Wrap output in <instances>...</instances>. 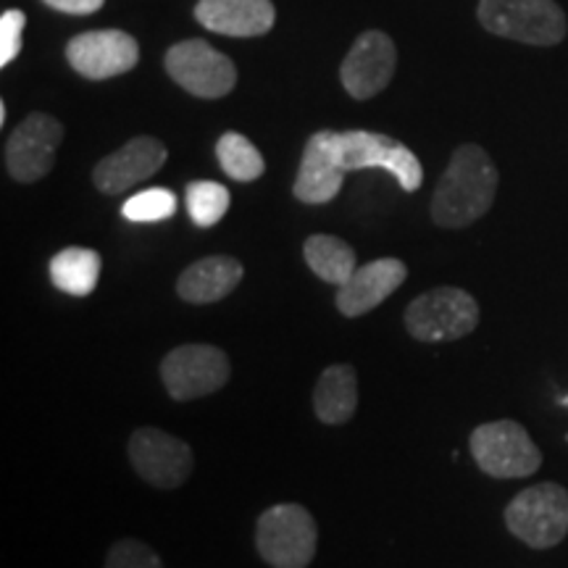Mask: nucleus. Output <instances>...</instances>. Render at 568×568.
Listing matches in <instances>:
<instances>
[{
  "mask_svg": "<svg viewBox=\"0 0 568 568\" xmlns=\"http://www.w3.org/2000/svg\"><path fill=\"white\" fill-rule=\"evenodd\" d=\"M345 169L337 155V132L322 130L311 134L297 169L293 195L301 203L324 205L335 201L345 182Z\"/></svg>",
  "mask_w": 568,
  "mask_h": 568,
  "instance_id": "nucleus-15",
  "label": "nucleus"
},
{
  "mask_svg": "<svg viewBox=\"0 0 568 568\" xmlns=\"http://www.w3.org/2000/svg\"><path fill=\"white\" fill-rule=\"evenodd\" d=\"M245 268L232 255H209V258L195 261L176 280V293L182 301L205 305L222 301L243 282Z\"/></svg>",
  "mask_w": 568,
  "mask_h": 568,
  "instance_id": "nucleus-18",
  "label": "nucleus"
},
{
  "mask_svg": "<svg viewBox=\"0 0 568 568\" xmlns=\"http://www.w3.org/2000/svg\"><path fill=\"white\" fill-rule=\"evenodd\" d=\"M161 379L174 400H195L219 393L230 382V358L222 347L203 343L174 347L161 361Z\"/></svg>",
  "mask_w": 568,
  "mask_h": 568,
  "instance_id": "nucleus-9",
  "label": "nucleus"
},
{
  "mask_svg": "<svg viewBox=\"0 0 568 568\" xmlns=\"http://www.w3.org/2000/svg\"><path fill=\"white\" fill-rule=\"evenodd\" d=\"M506 527L529 548H556L568 535V489L556 481L521 489L508 503Z\"/></svg>",
  "mask_w": 568,
  "mask_h": 568,
  "instance_id": "nucleus-3",
  "label": "nucleus"
},
{
  "mask_svg": "<svg viewBox=\"0 0 568 568\" xmlns=\"http://www.w3.org/2000/svg\"><path fill=\"white\" fill-rule=\"evenodd\" d=\"M163 67L182 90L205 101L230 95L237 84V67L230 55L219 53L205 40L176 42L163 55Z\"/></svg>",
  "mask_w": 568,
  "mask_h": 568,
  "instance_id": "nucleus-8",
  "label": "nucleus"
},
{
  "mask_svg": "<svg viewBox=\"0 0 568 568\" xmlns=\"http://www.w3.org/2000/svg\"><path fill=\"white\" fill-rule=\"evenodd\" d=\"M566 443H568V435H566Z\"/></svg>",
  "mask_w": 568,
  "mask_h": 568,
  "instance_id": "nucleus-29",
  "label": "nucleus"
},
{
  "mask_svg": "<svg viewBox=\"0 0 568 568\" xmlns=\"http://www.w3.org/2000/svg\"><path fill=\"white\" fill-rule=\"evenodd\" d=\"M67 61L84 80L103 82L138 67L140 45L130 32L92 30L69 40Z\"/></svg>",
  "mask_w": 568,
  "mask_h": 568,
  "instance_id": "nucleus-12",
  "label": "nucleus"
},
{
  "mask_svg": "<svg viewBox=\"0 0 568 568\" xmlns=\"http://www.w3.org/2000/svg\"><path fill=\"white\" fill-rule=\"evenodd\" d=\"M42 3L51 6L53 11L69 13V17H90L103 9L105 0H42Z\"/></svg>",
  "mask_w": 568,
  "mask_h": 568,
  "instance_id": "nucleus-27",
  "label": "nucleus"
},
{
  "mask_svg": "<svg viewBox=\"0 0 568 568\" xmlns=\"http://www.w3.org/2000/svg\"><path fill=\"white\" fill-rule=\"evenodd\" d=\"M195 19L226 38H264L272 32L276 9L272 0H197Z\"/></svg>",
  "mask_w": 568,
  "mask_h": 568,
  "instance_id": "nucleus-17",
  "label": "nucleus"
},
{
  "mask_svg": "<svg viewBox=\"0 0 568 568\" xmlns=\"http://www.w3.org/2000/svg\"><path fill=\"white\" fill-rule=\"evenodd\" d=\"M358 408V376L347 364L329 366L318 376L314 387V410L318 422L339 426L347 424Z\"/></svg>",
  "mask_w": 568,
  "mask_h": 568,
  "instance_id": "nucleus-19",
  "label": "nucleus"
},
{
  "mask_svg": "<svg viewBox=\"0 0 568 568\" xmlns=\"http://www.w3.org/2000/svg\"><path fill=\"white\" fill-rule=\"evenodd\" d=\"M176 211V197L172 190L166 187H151L142 190V193L132 195L130 201L122 205V213L126 222L138 224H153V222H166Z\"/></svg>",
  "mask_w": 568,
  "mask_h": 568,
  "instance_id": "nucleus-24",
  "label": "nucleus"
},
{
  "mask_svg": "<svg viewBox=\"0 0 568 568\" xmlns=\"http://www.w3.org/2000/svg\"><path fill=\"white\" fill-rule=\"evenodd\" d=\"M305 264L318 280L329 284H345L355 274V251L335 234H311L303 245Z\"/></svg>",
  "mask_w": 568,
  "mask_h": 568,
  "instance_id": "nucleus-21",
  "label": "nucleus"
},
{
  "mask_svg": "<svg viewBox=\"0 0 568 568\" xmlns=\"http://www.w3.org/2000/svg\"><path fill=\"white\" fill-rule=\"evenodd\" d=\"M497 182L500 176L485 148L474 142L456 148L432 195V222L443 230H464L479 222L493 209Z\"/></svg>",
  "mask_w": 568,
  "mask_h": 568,
  "instance_id": "nucleus-1",
  "label": "nucleus"
},
{
  "mask_svg": "<svg viewBox=\"0 0 568 568\" xmlns=\"http://www.w3.org/2000/svg\"><path fill=\"white\" fill-rule=\"evenodd\" d=\"M166 159L169 151L161 140L140 134V138H132L119 151L105 155L95 166V172H92V182L105 195H122L126 190H132L134 184L159 174Z\"/></svg>",
  "mask_w": 568,
  "mask_h": 568,
  "instance_id": "nucleus-14",
  "label": "nucleus"
},
{
  "mask_svg": "<svg viewBox=\"0 0 568 568\" xmlns=\"http://www.w3.org/2000/svg\"><path fill=\"white\" fill-rule=\"evenodd\" d=\"M408 280V266L397 258H376L358 266L355 274L337 290V308L347 318H358L382 305Z\"/></svg>",
  "mask_w": 568,
  "mask_h": 568,
  "instance_id": "nucleus-16",
  "label": "nucleus"
},
{
  "mask_svg": "<svg viewBox=\"0 0 568 568\" xmlns=\"http://www.w3.org/2000/svg\"><path fill=\"white\" fill-rule=\"evenodd\" d=\"M184 203H187L190 219L203 230L219 224L224 219V213L230 211V190L219 182H190L184 190Z\"/></svg>",
  "mask_w": 568,
  "mask_h": 568,
  "instance_id": "nucleus-23",
  "label": "nucleus"
},
{
  "mask_svg": "<svg viewBox=\"0 0 568 568\" xmlns=\"http://www.w3.org/2000/svg\"><path fill=\"white\" fill-rule=\"evenodd\" d=\"M0 122H6V103L0 101Z\"/></svg>",
  "mask_w": 568,
  "mask_h": 568,
  "instance_id": "nucleus-28",
  "label": "nucleus"
},
{
  "mask_svg": "<svg viewBox=\"0 0 568 568\" xmlns=\"http://www.w3.org/2000/svg\"><path fill=\"white\" fill-rule=\"evenodd\" d=\"M130 460L134 471L159 489L184 485L195 466L190 445L155 426H142L130 437Z\"/></svg>",
  "mask_w": 568,
  "mask_h": 568,
  "instance_id": "nucleus-11",
  "label": "nucleus"
},
{
  "mask_svg": "<svg viewBox=\"0 0 568 568\" xmlns=\"http://www.w3.org/2000/svg\"><path fill=\"white\" fill-rule=\"evenodd\" d=\"M477 19L497 38L550 48L566 38V13L556 0H479Z\"/></svg>",
  "mask_w": 568,
  "mask_h": 568,
  "instance_id": "nucleus-2",
  "label": "nucleus"
},
{
  "mask_svg": "<svg viewBox=\"0 0 568 568\" xmlns=\"http://www.w3.org/2000/svg\"><path fill=\"white\" fill-rule=\"evenodd\" d=\"M471 456L487 477L524 479L542 466V453L518 422H489L471 432Z\"/></svg>",
  "mask_w": 568,
  "mask_h": 568,
  "instance_id": "nucleus-6",
  "label": "nucleus"
},
{
  "mask_svg": "<svg viewBox=\"0 0 568 568\" xmlns=\"http://www.w3.org/2000/svg\"><path fill=\"white\" fill-rule=\"evenodd\" d=\"M24 11L9 9L0 17V67H9L21 51V34H24Z\"/></svg>",
  "mask_w": 568,
  "mask_h": 568,
  "instance_id": "nucleus-26",
  "label": "nucleus"
},
{
  "mask_svg": "<svg viewBox=\"0 0 568 568\" xmlns=\"http://www.w3.org/2000/svg\"><path fill=\"white\" fill-rule=\"evenodd\" d=\"M314 516L295 503L264 510L255 524V548L272 568H308L316 556Z\"/></svg>",
  "mask_w": 568,
  "mask_h": 568,
  "instance_id": "nucleus-4",
  "label": "nucleus"
},
{
  "mask_svg": "<svg viewBox=\"0 0 568 568\" xmlns=\"http://www.w3.org/2000/svg\"><path fill=\"white\" fill-rule=\"evenodd\" d=\"M479 324V303L460 287H435L410 301L406 329L418 343H447L471 335Z\"/></svg>",
  "mask_w": 568,
  "mask_h": 568,
  "instance_id": "nucleus-5",
  "label": "nucleus"
},
{
  "mask_svg": "<svg viewBox=\"0 0 568 568\" xmlns=\"http://www.w3.org/2000/svg\"><path fill=\"white\" fill-rule=\"evenodd\" d=\"M395 67L397 51L393 38L379 30H368L358 34V40L347 51L343 67H339V80H343L347 95L355 101H368L393 82Z\"/></svg>",
  "mask_w": 568,
  "mask_h": 568,
  "instance_id": "nucleus-13",
  "label": "nucleus"
},
{
  "mask_svg": "<svg viewBox=\"0 0 568 568\" xmlns=\"http://www.w3.org/2000/svg\"><path fill=\"white\" fill-rule=\"evenodd\" d=\"M216 155L224 174L232 176L234 182H255L266 172L264 155L240 132H224L222 140L216 142Z\"/></svg>",
  "mask_w": 568,
  "mask_h": 568,
  "instance_id": "nucleus-22",
  "label": "nucleus"
},
{
  "mask_svg": "<svg viewBox=\"0 0 568 568\" xmlns=\"http://www.w3.org/2000/svg\"><path fill=\"white\" fill-rule=\"evenodd\" d=\"M61 140L63 124L59 119L40 111L30 113L6 142V169L11 180L32 184L51 174Z\"/></svg>",
  "mask_w": 568,
  "mask_h": 568,
  "instance_id": "nucleus-10",
  "label": "nucleus"
},
{
  "mask_svg": "<svg viewBox=\"0 0 568 568\" xmlns=\"http://www.w3.org/2000/svg\"><path fill=\"white\" fill-rule=\"evenodd\" d=\"M101 280V253L90 247H67L51 258V282L71 297L95 293Z\"/></svg>",
  "mask_w": 568,
  "mask_h": 568,
  "instance_id": "nucleus-20",
  "label": "nucleus"
},
{
  "mask_svg": "<svg viewBox=\"0 0 568 568\" xmlns=\"http://www.w3.org/2000/svg\"><path fill=\"white\" fill-rule=\"evenodd\" d=\"M105 568H163V564L140 539H122L109 550Z\"/></svg>",
  "mask_w": 568,
  "mask_h": 568,
  "instance_id": "nucleus-25",
  "label": "nucleus"
},
{
  "mask_svg": "<svg viewBox=\"0 0 568 568\" xmlns=\"http://www.w3.org/2000/svg\"><path fill=\"white\" fill-rule=\"evenodd\" d=\"M337 155L345 172L385 169L406 193H416L424 182V169L416 153L389 134L366 130L337 132Z\"/></svg>",
  "mask_w": 568,
  "mask_h": 568,
  "instance_id": "nucleus-7",
  "label": "nucleus"
}]
</instances>
